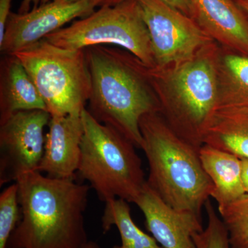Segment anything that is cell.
<instances>
[{"instance_id": "obj_1", "label": "cell", "mask_w": 248, "mask_h": 248, "mask_svg": "<svg viewBox=\"0 0 248 248\" xmlns=\"http://www.w3.org/2000/svg\"><path fill=\"white\" fill-rule=\"evenodd\" d=\"M21 219L6 248H83L90 186L73 179L27 173L16 182Z\"/></svg>"}, {"instance_id": "obj_2", "label": "cell", "mask_w": 248, "mask_h": 248, "mask_svg": "<svg viewBox=\"0 0 248 248\" xmlns=\"http://www.w3.org/2000/svg\"><path fill=\"white\" fill-rule=\"evenodd\" d=\"M84 50L91 78L86 109L141 149L142 117L161 110L147 66L121 48L94 46Z\"/></svg>"}, {"instance_id": "obj_3", "label": "cell", "mask_w": 248, "mask_h": 248, "mask_svg": "<svg viewBox=\"0 0 248 248\" xmlns=\"http://www.w3.org/2000/svg\"><path fill=\"white\" fill-rule=\"evenodd\" d=\"M221 50L213 41L182 63L166 68L146 66L160 113L179 136L198 149L219 102Z\"/></svg>"}, {"instance_id": "obj_4", "label": "cell", "mask_w": 248, "mask_h": 248, "mask_svg": "<svg viewBox=\"0 0 248 248\" xmlns=\"http://www.w3.org/2000/svg\"><path fill=\"white\" fill-rule=\"evenodd\" d=\"M140 130L141 149L149 166L147 184L171 208L202 217L213 184L200 149L179 136L160 112L143 116Z\"/></svg>"}, {"instance_id": "obj_5", "label": "cell", "mask_w": 248, "mask_h": 248, "mask_svg": "<svg viewBox=\"0 0 248 248\" xmlns=\"http://www.w3.org/2000/svg\"><path fill=\"white\" fill-rule=\"evenodd\" d=\"M84 135L77 174L98 198L135 203L146 184L136 146L115 128L100 123L87 109L81 112Z\"/></svg>"}, {"instance_id": "obj_6", "label": "cell", "mask_w": 248, "mask_h": 248, "mask_svg": "<svg viewBox=\"0 0 248 248\" xmlns=\"http://www.w3.org/2000/svg\"><path fill=\"white\" fill-rule=\"evenodd\" d=\"M10 55L26 68L51 117L79 115L86 108L91 78L85 50L60 48L43 39Z\"/></svg>"}, {"instance_id": "obj_7", "label": "cell", "mask_w": 248, "mask_h": 248, "mask_svg": "<svg viewBox=\"0 0 248 248\" xmlns=\"http://www.w3.org/2000/svg\"><path fill=\"white\" fill-rule=\"evenodd\" d=\"M46 40L60 48L84 50L112 45L127 50L148 67H155L151 37L138 0L99 7L87 17L49 34Z\"/></svg>"}, {"instance_id": "obj_8", "label": "cell", "mask_w": 248, "mask_h": 248, "mask_svg": "<svg viewBox=\"0 0 248 248\" xmlns=\"http://www.w3.org/2000/svg\"><path fill=\"white\" fill-rule=\"evenodd\" d=\"M138 1L151 37L155 67L185 62L213 42L195 19L161 0Z\"/></svg>"}, {"instance_id": "obj_9", "label": "cell", "mask_w": 248, "mask_h": 248, "mask_svg": "<svg viewBox=\"0 0 248 248\" xmlns=\"http://www.w3.org/2000/svg\"><path fill=\"white\" fill-rule=\"evenodd\" d=\"M50 119L46 110H23L0 123V186L38 171Z\"/></svg>"}, {"instance_id": "obj_10", "label": "cell", "mask_w": 248, "mask_h": 248, "mask_svg": "<svg viewBox=\"0 0 248 248\" xmlns=\"http://www.w3.org/2000/svg\"><path fill=\"white\" fill-rule=\"evenodd\" d=\"M99 4L100 0L71 3L53 0L27 14L11 13L0 50L4 55H10L34 45L77 18L92 14Z\"/></svg>"}, {"instance_id": "obj_11", "label": "cell", "mask_w": 248, "mask_h": 248, "mask_svg": "<svg viewBox=\"0 0 248 248\" xmlns=\"http://www.w3.org/2000/svg\"><path fill=\"white\" fill-rule=\"evenodd\" d=\"M145 217L147 230L163 248H197L193 234L203 231L202 217L174 210L147 184L135 203Z\"/></svg>"}, {"instance_id": "obj_12", "label": "cell", "mask_w": 248, "mask_h": 248, "mask_svg": "<svg viewBox=\"0 0 248 248\" xmlns=\"http://www.w3.org/2000/svg\"><path fill=\"white\" fill-rule=\"evenodd\" d=\"M39 172L49 177L76 180L84 135L81 114L51 117Z\"/></svg>"}, {"instance_id": "obj_13", "label": "cell", "mask_w": 248, "mask_h": 248, "mask_svg": "<svg viewBox=\"0 0 248 248\" xmlns=\"http://www.w3.org/2000/svg\"><path fill=\"white\" fill-rule=\"evenodd\" d=\"M194 19L223 48L248 56V21L232 0H190Z\"/></svg>"}, {"instance_id": "obj_14", "label": "cell", "mask_w": 248, "mask_h": 248, "mask_svg": "<svg viewBox=\"0 0 248 248\" xmlns=\"http://www.w3.org/2000/svg\"><path fill=\"white\" fill-rule=\"evenodd\" d=\"M46 110L45 102L26 68L14 55L0 64V123L19 111Z\"/></svg>"}, {"instance_id": "obj_15", "label": "cell", "mask_w": 248, "mask_h": 248, "mask_svg": "<svg viewBox=\"0 0 248 248\" xmlns=\"http://www.w3.org/2000/svg\"><path fill=\"white\" fill-rule=\"evenodd\" d=\"M202 143L248 159V107L218 105L204 130Z\"/></svg>"}, {"instance_id": "obj_16", "label": "cell", "mask_w": 248, "mask_h": 248, "mask_svg": "<svg viewBox=\"0 0 248 248\" xmlns=\"http://www.w3.org/2000/svg\"><path fill=\"white\" fill-rule=\"evenodd\" d=\"M199 153L203 169L213 182L211 197L216 201L218 208L246 194L241 159L207 144L202 145Z\"/></svg>"}, {"instance_id": "obj_17", "label": "cell", "mask_w": 248, "mask_h": 248, "mask_svg": "<svg viewBox=\"0 0 248 248\" xmlns=\"http://www.w3.org/2000/svg\"><path fill=\"white\" fill-rule=\"evenodd\" d=\"M218 76V105L248 107V56L221 47Z\"/></svg>"}, {"instance_id": "obj_18", "label": "cell", "mask_w": 248, "mask_h": 248, "mask_svg": "<svg viewBox=\"0 0 248 248\" xmlns=\"http://www.w3.org/2000/svg\"><path fill=\"white\" fill-rule=\"evenodd\" d=\"M115 226L122 244L112 248H163L153 236L142 231L134 222L128 202L115 199L106 202L102 218L104 232Z\"/></svg>"}, {"instance_id": "obj_19", "label": "cell", "mask_w": 248, "mask_h": 248, "mask_svg": "<svg viewBox=\"0 0 248 248\" xmlns=\"http://www.w3.org/2000/svg\"><path fill=\"white\" fill-rule=\"evenodd\" d=\"M218 210L231 248H248V193Z\"/></svg>"}, {"instance_id": "obj_20", "label": "cell", "mask_w": 248, "mask_h": 248, "mask_svg": "<svg viewBox=\"0 0 248 248\" xmlns=\"http://www.w3.org/2000/svg\"><path fill=\"white\" fill-rule=\"evenodd\" d=\"M20 219L18 186L15 182L0 195V248H6L10 236Z\"/></svg>"}, {"instance_id": "obj_21", "label": "cell", "mask_w": 248, "mask_h": 248, "mask_svg": "<svg viewBox=\"0 0 248 248\" xmlns=\"http://www.w3.org/2000/svg\"><path fill=\"white\" fill-rule=\"evenodd\" d=\"M208 215L206 228L193 234V240L197 248H231L226 227L221 217L217 215L211 201L205 205Z\"/></svg>"}, {"instance_id": "obj_22", "label": "cell", "mask_w": 248, "mask_h": 248, "mask_svg": "<svg viewBox=\"0 0 248 248\" xmlns=\"http://www.w3.org/2000/svg\"><path fill=\"white\" fill-rule=\"evenodd\" d=\"M122 1L124 0H100L99 7L104 6H112V5L122 2ZM161 1L194 19V9L190 0H161Z\"/></svg>"}, {"instance_id": "obj_23", "label": "cell", "mask_w": 248, "mask_h": 248, "mask_svg": "<svg viewBox=\"0 0 248 248\" xmlns=\"http://www.w3.org/2000/svg\"><path fill=\"white\" fill-rule=\"evenodd\" d=\"M12 0H0V44L4 40Z\"/></svg>"}, {"instance_id": "obj_24", "label": "cell", "mask_w": 248, "mask_h": 248, "mask_svg": "<svg viewBox=\"0 0 248 248\" xmlns=\"http://www.w3.org/2000/svg\"><path fill=\"white\" fill-rule=\"evenodd\" d=\"M42 0H23L18 10V14H23L35 9L41 4Z\"/></svg>"}, {"instance_id": "obj_25", "label": "cell", "mask_w": 248, "mask_h": 248, "mask_svg": "<svg viewBox=\"0 0 248 248\" xmlns=\"http://www.w3.org/2000/svg\"><path fill=\"white\" fill-rule=\"evenodd\" d=\"M242 179L246 193H248V159H241Z\"/></svg>"}, {"instance_id": "obj_26", "label": "cell", "mask_w": 248, "mask_h": 248, "mask_svg": "<svg viewBox=\"0 0 248 248\" xmlns=\"http://www.w3.org/2000/svg\"><path fill=\"white\" fill-rule=\"evenodd\" d=\"M236 3L248 15V0H236Z\"/></svg>"}, {"instance_id": "obj_27", "label": "cell", "mask_w": 248, "mask_h": 248, "mask_svg": "<svg viewBox=\"0 0 248 248\" xmlns=\"http://www.w3.org/2000/svg\"><path fill=\"white\" fill-rule=\"evenodd\" d=\"M83 248H101L99 247V245L94 241H89L87 244L85 245L84 247Z\"/></svg>"}, {"instance_id": "obj_28", "label": "cell", "mask_w": 248, "mask_h": 248, "mask_svg": "<svg viewBox=\"0 0 248 248\" xmlns=\"http://www.w3.org/2000/svg\"><path fill=\"white\" fill-rule=\"evenodd\" d=\"M53 1V0H42V2H41V4H46V3H48L49 2V1Z\"/></svg>"}, {"instance_id": "obj_29", "label": "cell", "mask_w": 248, "mask_h": 248, "mask_svg": "<svg viewBox=\"0 0 248 248\" xmlns=\"http://www.w3.org/2000/svg\"><path fill=\"white\" fill-rule=\"evenodd\" d=\"M63 1H65V2H75V1H80V0H63Z\"/></svg>"}]
</instances>
